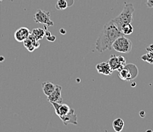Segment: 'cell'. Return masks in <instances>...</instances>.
I'll use <instances>...</instances> for the list:
<instances>
[{"label":"cell","instance_id":"obj_20","mask_svg":"<svg viewBox=\"0 0 153 132\" xmlns=\"http://www.w3.org/2000/svg\"><path fill=\"white\" fill-rule=\"evenodd\" d=\"M146 51L147 52H153V44H150L148 48H146Z\"/></svg>","mask_w":153,"mask_h":132},{"label":"cell","instance_id":"obj_18","mask_svg":"<svg viewBox=\"0 0 153 132\" xmlns=\"http://www.w3.org/2000/svg\"><path fill=\"white\" fill-rule=\"evenodd\" d=\"M47 40L48 41H51V42H54L56 41V36L53 35V34H51L50 36H47Z\"/></svg>","mask_w":153,"mask_h":132},{"label":"cell","instance_id":"obj_12","mask_svg":"<svg viewBox=\"0 0 153 132\" xmlns=\"http://www.w3.org/2000/svg\"><path fill=\"white\" fill-rule=\"evenodd\" d=\"M56 85H54L53 83H51V82H44L42 83V89L43 92H44V95H47V97L48 95H50L51 93L53 92V90L55 89Z\"/></svg>","mask_w":153,"mask_h":132},{"label":"cell","instance_id":"obj_14","mask_svg":"<svg viewBox=\"0 0 153 132\" xmlns=\"http://www.w3.org/2000/svg\"><path fill=\"white\" fill-rule=\"evenodd\" d=\"M30 34L34 38H36L37 41H41V40L43 39V37L45 36V31L42 28H36L32 31L30 32Z\"/></svg>","mask_w":153,"mask_h":132},{"label":"cell","instance_id":"obj_26","mask_svg":"<svg viewBox=\"0 0 153 132\" xmlns=\"http://www.w3.org/2000/svg\"><path fill=\"white\" fill-rule=\"evenodd\" d=\"M2 0H0V2H2Z\"/></svg>","mask_w":153,"mask_h":132},{"label":"cell","instance_id":"obj_21","mask_svg":"<svg viewBox=\"0 0 153 132\" xmlns=\"http://www.w3.org/2000/svg\"><path fill=\"white\" fill-rule=\"evenodd\" d=\"M140 117L144 118L145 116H146V112H145L144 111H140Z\"/></svg>","mask_w":153,"mask_h":132},{"label":"cell","instance_id":"obj_1","mask_svg":"<svg viewBox=\"0 0 153 132\" xmlns=\"http://www.w3.org/2000/svg\"><path fill=\"white\" fill-rule=\"evenodd\" d=\"M123 35L120 30L117 28L112 21L108 22L103 28L101 34L95 42V49L99 53L106 50L112 49V44L115 40Z\"/></svg>","mask_w":153,"mask_h":132},{"label":"cell","instance_id":"obj_4","mask_svg":"<svg viewBox=\"0 0 153 132\" xmlns=\"http://www.w3.org/2000/svg\"><path fill=\"white\" fill-rule=\"evenodd\" d=\"M139 70L137 66L133 63L126 64L120 70L118 71L120 79L124 81H131L138 76Z\"/></svg>","mask_w":153,"mask_h":132},{"label":"cell","instance_id":"obj_5","mask_svg":"<svg viewBox=\"0 0 153 132\" xmlns=\"http://www.w3.org/2000/svg\"><path fill=\"white\" fill-rule=\"evenodd\" d=\"M132 41L124 37V35H122L117 38L114 42L113 43L112 48L117 52L127 54L132 50Z\"/></svg>","mask_w":153,"mask_h":132},{"label":"cell","instance_id":"obj_17","mask_svg":"<svg viewBox=\"0 0 153 132\" xmlns=\"http://www.w3.org/2000/svg\"><path fill=\"white\" fill-rule=\"evenodd\" d=\"M141 59L150 64H153V52L146 53L141 57Z\"/></svg>","mask_w":153,"mask_h":132},{"label":"cell","instance_id":"obj_25","mask_svg":"<svg viewBox=\"0 0 153 132\" xmlns=\"http://www.w3.org/2000/svg\"><path fill=\"white\" fill-rule=\"evenodd\" d=\"M135 86H136V83H133L131 84V87H135Z\"/></svg>","mask_w":153,"mask_h":132},{"label":"cell","instance_id":"obj_3","mask_svg":"<svg viewBox=\"0 0 153 132\" xmlns=\"http://www.w3.org/2000/svg\"><path fill=\"white\" fill-rule=\"evenodd\" d=\"M135 9L134 6L132 3H126L125 2L124 7H123V10L121 13L118 16L112 19V22L117 27L119 30L121 31L122 27L124 25L128 24V23H131L133 21V15Z\"/></svg>","mask_w":153,"mask_h":132},{"label":"cell","instance_id":"obj_2","mask_svg":"<svg viewBox=\"0 0 153 132\" xmlns=\"http://www.w3.org/2000/svg\"><path fill=\"white\" fill-rule=\"evenodd\" d=\"M53 105L55 110L56 114L58 117L62 120V123L65 125H68L69 124L77 125V115L73 108L64 103H56V102H50Z\"/></svg>","mask_w":153,"mask_h":132},{"label":"cell","instance_id":"obj_23","mask_svg":"<svg viewBox=\"0 0 153 132\" xmlns=\"http://www.w3.org/2000/svg\"><path fill=\"white\" fill-rule=\"evenodd\" d=\"M59 31H60V33H61V34H66V30H64L63 28H61Z\"/></svg>","mask_w":153,"mask_h":132},{"label":"cell","instance_id":"obj_19","mask_svg":"<svg viewBox=\"0 0 153 132\" xmlns=\"http://www.w3.org/2000/svg\"><path fill=\"white\" fill-rule=\"evenodd\" d=\"M146 5L149 8H153V0H146Z\"/></svg>","mask_w":153,"mask_h":132},{"label":"cell","instance_id":"obj_8","mask_svg":"<svg viewBox=\"0 0 153 132\" xmlns=\"http://www.w3.org/2000/svg\"><path fill=\"white\" fill-rule=\"evenodd\" d=\"M23 42L26 49L28 51H30V52L34 51L36 48H38L41 46V44H40L39 41H37L36 38H34L30 34L27 39L25 40Z\"/></svg>","mask_w":153,"mask_h":132},{"label":"cell","instance_id":"obj_15","mask_svg":"<svg viewBox=\"0 0 153 132\" xmlns=\"http://www.w3.org/2000/svg\"><path fill=\"white\" fill-rule=\"evenodd\" d=\"M121 31L123 35H130V34H133V27L131 23H128V24L123 25L121 28Z\"/></svg>","mask_w":153,"mask_h":132},{"label":"cell","instance_id":"obj_22","mask_svg":"<svg viewBox=\"0 0 153 132\" xmlns=\"http://www.w3.org/2000/svg\"><path fill=\"white\" fill-rule=\"evenodd\" d=\"M51 34V31H45V36L46 37H47V36H50Z\"/></svg>","mask_w":153,"mask_h":132},{"label":"cell","instance_id":"obj_11","mask_svg":"<svg viewBox=\"0 0 153 132\" xmlns=\"http://www.w3.org/2000/svg\"><path fill=\"white\" fill-rule=\"evenodd\" d=\"M96 69H97L98 73L106 75V76H110L113 72L110 65L107 62H102V63H100L96 65Z\"/></svg>","mask_w":153,"mask_h":132},{"label":"cell","instance_id":"obj_24","mask_svg":"<svg viewBox=\"0 0 153 132\" xmlns=\"http://www.w3.org/2000/svg\"><path fill=\"white\" fill-rule=\"evenodd\" d=\"M4 60H5V58H4V57L0 56V62H2V61H4Z\"/></svg>","mask_w":153,"mask_h":132},{"label":"cell","instance_id":"obj_10","mask_svg":"<svg viewBox=\"0 0 153 132\" xmlns=\"http://www.w3.org/2000/svg\"><path fill=\"white\" fill-rule=\"evenodd\" d=\"M108 63L110 65V66H111V69H112L113 71H114V70L119 71V70H120L124 66V65L120 60L119 57L116 56V55H111V57L109 58V60H108Z\"/></svg>","mask_w":153,"mask_h":132},{"label":"cell","instance_id":"obj_7","mask_svg":"<svg viewBox=\"0 0 153 132\" xmlns=\"http://www.w3.org/2000/svg\"><path fill=\"white\" fill-rule=\"evenodd\" d=\"M62 92V87L56 85L55 87V89L53 90L51 95L47 96V99L50 102H56V103H62V98L61 95Z\"/></svg>","mask_w":153,"mask_h":132},{"label":"cell","instance_id":"obj_6","mask_svg":"<svg viewBox=\"0 0 153 132\" xmlns=\"http://www.w3.org/2000/svg\"><path fill=\"white\" fill-rule=\"evenodd\" d=\"M34 20L37 24L44 25L47 27L54 25V23L51 19V12L38 9L34 15Z\"/></svg>","mask_w":153,"mask_h":132},{"label":"cell","instance_id":"obj_9","mask_svg":"<svg viewBox=\"0 0 153 132\" xmlns=\"http://www.w3.org/2000/svg\"><path fill=\"white\" fill-rule=\"evenodd\" d=\"M30 34V31L27 28L22 27L15 31L14 37H15V39L18 42H23L25 40L27 39V37H29Z\"/></svg>","mask_w":153,"mask_h":132},{"label":"cell","instance_id":"obj_13","mask_svg":"<svg viewBox=\"0 0 153 132\" xmlns=\"http://www.w3.org/2000/svg\"><path fill=\"white\" fill-rule=\"evenodd\" d=\"M113 128L116 132H120L124 128V122L122 119H116L113 122Z\"/></svg>","mask_w":153,"mask_h":132},{"label":"cell","instance_id":"obj_16","mask_svg":"<svg viewBox=\"0 0 153 132\" xmlns=\"http://www.w3.org/2000/svg\"><path fill=\"white\" fill-rule=\"evenodd\" d=\"M70 4L68 3L67 0H58L56 4V9L58 10H65Z\"/></svg>","mask_w":153,"mask_h":132}]
</instances>
